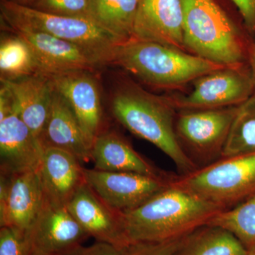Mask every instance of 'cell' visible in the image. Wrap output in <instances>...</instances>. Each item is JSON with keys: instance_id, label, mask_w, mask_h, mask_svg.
Segmentation results:
<instances>
[{"instance_id": "cell-1", "label": "cell", "mask_w": 255, "mask_h": 255, "mask_svg": "<svg viewBox=\"0 0 255 255\" xmlns=\"http://www.w3.org/2000/svg\"><path fill=\"white\" fill-rule=\"evenodd\" d=\"M223 211L169 184L142 205L120 214L131 245L179 239L207 224Z\"/></svg>"}, {"instance_id": "cell-2", "label": "cell", "mask_w": 255, "mask_h": 255, "mask_svg": "<svg viewBox=\"0 0 255 255\" xmlns=\"http://www.w3.org/2000/svg\"><path fill=\"white\" fill-rule=\"evenodd\" d=\"M112 111L129 131L155 145L184 175L199 169L178 140L175 122L178 110L170 97L146 91L133 82L121 85L114 93Z\"/></svg>"}, {"instance_id": "cell-3", "label": "cell", "mask_w": 255, "mask_h": 255, "mask_svg": "<svg viewBox=\"0 0 255 255\" xmlns=\"http://www.w3.org/2000/svg\"><path fill=\"white\" fill-rule=\"evenodd\" d=\"M117 65L148 86L179 90L196 78L224 66L172 47L130 39L114 50Z\"/></svg>"}, {"instance_id": "cell-4", "label": "cell", "mask_w": 255, "mask_h": 255, "mask_svg": "<svg viewBox=\"0 0 255 255\" xmlns=\"http://www.w3.org/2000/svg\"><path fill=\"white\" fill-rule=\"evenodd\" d=\"M185 49L224 67L248 63L250 46L241 28L215 0H180Z\"/></svg>"}, {"instance_id": "cell-5", "label": "cell", "mask_w": 255, "mask_h": 255, "mask_svg": "<svg viewBox=\"0 0 255 255\" xmlns=\"http://www.w3.org/2000/svg\"><path fill=\"white\" fill-rule=\"evenodd\" d=\"M1 16L12 31L41 32L76 45L99 66L110 65L114 50L124 43L92 20L50 14L1 0Z\"/></svg>"}, {"instance_id": "cell-6", "label": "cell", "mask_w": 255, "mask_h": 255, "mask_svg": "<svg viewBox=\"0 0 255 255\" xmlns=\"http://www.w3.org/2000/svg\"><path fill=\"white\" fill-rule=\"evenodd\" d=\"M172 187L219 206L233 209L255 194V152L223 157L184 175H173Z\"/></svg>"}, {"instance_id": "cell-7", "label": "cell", "mask_w": 255, "mask_h": 255, "mask_svg": "<svg viewBox=\"0 0 255 255\" xmlns=\"http://www.w3.org/2000/svg\"><path fill=\"white\" fill-rule=\"evenodd\" d=\"M238 107L178 111L175 122L178 140L199 168L222 157Z\"/></svg>"}, {"instance_id": "cell-8", "label": "cell", "mask_w": 255, "mask_h": 255, "mask_svg": "<svg viewBox=\"0 0 255 255\" xmlns=\"http://www.w3.org/2000/svg\"><path fill=\"white\" fill-rule=\"evenodd\" d=\"M185 95L170 97L178 111L214 110L240 106L254 94L249 67H223L191 82Z\"/></svg>"}, {"instance_id": "cell-9", "label": "cell", "mask_w": 255, "mask_h": 255, "mask_svg": "<svg viewBox=\"0 0 255 255\" xmlns=\"http://www.w3.org/2000/svg\"><path fill=\"white\" fill-rule=\"evenodd\" d=\"M84 176L85 182L106 204L119 212H124L138 207L169 187L173 174L169 177H155L84 167Z\"/></svg>"}, {"instance_id": "cell-10", "label": "cell", "mask_w": 255, "mask_h": 255, "mask_svg": "<svg viewBox=\"0 0 255 255\" xmlns=\"http://www.w3.org/2000/svg\"><path fill=\"white\" fill-rule=\"evenodd\" d=\"M26 234L29 255H63L90 238L67 206L55 204L46 196Z\"/></svg>"}, {"instance_id": "cell-11", "label": "cell", "mask_w": 255, "mask_h": 255, "mask_svg": "<svg viewBox=\"0 0 255 255\" xmlns=\"http://www.w3.org/2000/svg\"><path fill=\"white\" fill-rule=\"evenodd\" d=\"M44 199L38 170L1 174L0 227L27 231L38 216Z\"/></svg>"}, {"instance_id": "cell-12", "label": "cell", "mask_w": 255, "mask_h": 255, "mask_svg": "<svg viewBox=\"0 0 255 255\" xmlns=\"http://www.w3.org/2000/svg\"><path fill=\"white\" fill-rule=\"evenodd\" d=\"M67 207L90 237L119 248L130 246L121 214L111 208L86 182L79 188Z\"/></svg>"}, {"instance_id": "cell-13", "label": "cell", "mask_w": 255, "mask_h": 255, "mask_svg": "<svg viewBox=\"0 0 255 255\" xmlns=\"http://www.w3.org/2000/svg\"><path fill=\"white\" fill-rule=\"evenodd\" d=\"M131 39L187 51L180 0H138Z\"/></svg>"}, {"instance_id": "cell-14", "label": "cell", "mask_w": 255, "mask_h": 255, "mask_svg": "<svg viewBox=\"0 0 255 255\" xmlns=\"http://www.w3.org/2000/svg\"><path fill=\"white\" fill-rule=\"evenodd\" d=\"M53 89L71 107L82 130L93 144L102 131V108L97 82L89 71H72L46 76Z\"/></svg>"}, {"instance_id": "cell-15", "label": "cell", "mask_w": 255, "mask_h": 255, "mask_svg": "<svg viewBox=\"0 0 255 255\" xmlns=\"http://www.w3.org/2000/svg\"><path fill=\"white\" fill-rule=\"evenodd\" d=\"M12 32L31 48L37 74L50 76L72 71H93L100 67L83 50L70 42L41 32Z\"/></svg>"}, {"instance_id": "cell-16", "label": "cell", "mask_w": 255, "mask_h": 255, "mask_svg": "<svg viewBox=\"0 0 255 255\" xmlns=\"http://www.w3.org/2000/svg\"><path fill=\"white\" fill-rule=\"evenodd\" d=\"M44 146L23 122L17 112L0 121L1 174L37 171Z\"/></svg>"}, {"instance_id": "cell-17", "label": "cell", "mask_w": 255, "mask_h": 255, "mask_svg": "<svg viewBox=\"0 0 255 255\" xmlns=\"http://www.w3.org/2000/svg\"><path fill=\"white\" fill-rule=\"evenodd\" d=\"M82 163L67 151L44 146L38 173L48 200L67 206L85 182Z\"/></svg>"}, {"instance_id": "cell-18", "label": "cell", "mask_w": 255, "mask_h": 255, "mask_svg": "<svg viewBox=\"0 0 255 255\" xmlns=\"http://www.w3.org/2000/svg\"><path fill=\"white\" fill-rule=\"evenodd\" d=\"M41 140L43 146L67 151L82 164L92 161V142L67 101L54 89L49 117Z\"/></svg>"}, {"instance_id": "cell-19", "label": "cell", "mask_w": 255, "mask_h": 255, "mask_svg": "<svg viewBox=\"0 0 255 255\" xmlns=\"http://www.w3.org/2000/svg\"><path fill=\"white\" fill-rule=\"evenodd\" d=\"M92 161L98 170L134 172L155 177L172 175L156 167L112 130H102L96 137L92 144Z\"/></svg>"}, {"instance_id": "cell-20", "label": "cell", "mask_w": 255, "mask_h": 255, "mask_svg": "<svg viewBox=\"0 0 255 255\" xmlns=\"http://www.w3.org/2000/svg\"><path fill=\"white\" fill-rule=\"evenodd\" d=\"M1 81L4 82L12 92L19 117L33 135L41 140L49 117L53 99V87L50 79L36 73Z\"/></svg>"}, {"instance_id": "cell-21", "label": "cell", "mask_w": 255, "mask_h": 255, "mask_svg": "<svg viewBox=\"0 0 255 255\" xmlns=\"http://www.w3.org/2000/svg\"><path fill=\"white\" fill-rule=\"evenodd\" d=\"M246 248L227 230L205 224L181 240L174 255H248Z\"/></svg>"}, {"instance_id": "cell-22", "label": "cell", "mask_w": 255, "mask_h": 255, "mask_svg": "<svg viewBox=\"0 0 255 255\" xmlns=\"http://www.w3.org/2000/svg\"><path fill=\"white\" fill-rule=\"evenodd\" d=\"M138 0H91L92 18L122 42L131 39Z\"/></svg>"}, {"instance_id": "cell-23", "label": "cell", "mask_w": 255, "mask_h": 255, "mask_svg": "<svg viewBox=\"0 0 255 255\" xmlns=\"http://www.w3.org/2000/svg\"><path fill=\"white\" fill-rule=\"evenodd\" d=\"M209 225L232 233L249 253H255V194L233 209L213 218Z\"/></svg>"}, {"instance_id": "cell-24", "label": "cell", "mask_w": 255, "mask_h": 255, "mask_svg": "<svg viewBox=\"0 0 255 255\" xmlns=\"http://www.w3.org/2000/svg\"><path fill=\"white\" fill-rule=\"evenodd\" d=\"M1 80H11L37 73L34 57L18 35L4 37L0 44Z\"/></svg>"}, {"instance_id": "cell-25", "label": "cell", "mask_w": 255, "mask_h": 255, "mask_svg": "<svg viewBox=\"0 0 255 255\" xmlns=\"http://www.w3.org/2000/svg\"><path fill=\"white\" fill-rule=\"evenodd\" d=\"M255 152V97L238 107L222 157Z\"/></svg>"}, {"instance_id": "cell-26", "label": "cell", "mask_w": 255, "mask_h": 255, "mask_svg": "<svg viewBox=\"0 0 255 255\" xmlns=\"http://www.w3.org/2000/svg\"><path fill=\"white\" fill-rule=\"evenodd\" d=\"M31 7L50 14L92 20L91 0H39Z\"/></svg>"}, {"instance_id": "cell-27", "label": "cell", "mask_w": 255, "mask_h": 255, "mask_svg": "<svg viewBox=\"0 0 255 255\" xmlns=\"http://www.w3.org/2000/svg\"><path fill=\"white\" fill-rule=\"evenodd\" d=\"M0 255H29L26 231L0 227Z\"/></svg>"}, {"instance_id": "cell-28", "label": "cell", "mask_w": 255, "mask_h": 255, "mask_svg": "<svg viewBox=\"0 0 255 255\" xmlns=\"http://www.w3.org/2000/svg\"><path fill=\"white\" fill-rule=\"evenodd\" d=\"M182 238L159 243H133L128 247L125 255H174Z\"/></svg>"}, {"instance_id": "cell-29", "label": "cell", "mask_w": 255, "mask_h": 255, "mask_svg": "<svg viewBox=\"0 0 255 255\" xmlns=\"http://www.w3.org/2000/svg\"><path fill=\"white\" fill-rule=\"evenodd\" d=\"M127 248H119L109 243L96 241L95 244L90 246L81 245L63 255H125Z\"/></svg>"}, {"instance_id": "cell-30", "label": "cell", "mask_w": 255, "mask_h": 255, "mask_svg": "<svg viewBox=\"0 0 255 255\" xmlns=\"http://www.w3.org/2000/svg\"><path fill=\"white\" fill-rule=\"evenodd\" d=\"M237 6L247 31L255 35V0H231Z\"/></svg>"}, {"instance_id": "cell-31", "label": "cell", "mask_w": 255, "mask_h": 255, "mask_svg": "<svg viewBox=\"0 0 255 255\" xmlns=\"http://www.w3.org/2000/svg\"><path fill=\"white\" fill-rule=\"evenodd\" d=\"M16 110V100L12 92L4 82L1 81L0 88V121L3 120Z\"/></svg>"}, {"instance_id": "cell-32", "label": "cell", "mask_w": 255, "mask_h": 255, "mask_svg": "<svg viewBox=\"0 0 255 255\" xmlns=\"http://www.w3.org/2000/svg\"><path fill=\"white\" fill-rule=\"evenodd\" d=\"M248 67H249L250 72H251L252 81L253 84V90H254L253 96L255 97V35L254 40H253L251 46H250Z\"/></svg>"}, {"instance_id": "cell-33", "label": "cell", "mask_w": 255, "mask_h": 255, "mask_svg": "<svg viewBox=\"0 0 255 255\" xmlns=\"http://www.w3.org/2000/svg\"><path fill=\"white\" fill-rule=\"evenodd\" d=\"M7 1H12V2L16 3V4L23 5V6H31V7L39 0H7Z\"/></svg>"}, {"instance_id": "cell-34", "label": "cell", "mask_w": 255, "mask_h": 255, "mask_svg": "<svg viewBox=\"0 0 255 255\" xmlns=\"http://www.w3.org/2000/svg\"><path fill=\"white\" fill-rule=\"evenodd\" d=\"M248 255H255V253H249Z\"/></svg>"}]
</instances>
